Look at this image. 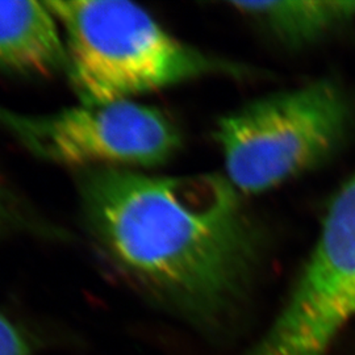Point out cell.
Returning a JSON list of instances; mask_svg holds the SVG:
<instances>
[{
  "instance_id": "6da1fadb",
  "label": "cell",
  "mask_w": 355,
  "mask_h": 355,
  "mask_svg": "<svg viewBox=\"0 0 355 355\" xmlns=\"http://www.w3.org/2000/svg\"><path fill=\"white\" fill-rule=\"evenodd\" d=\"M79 179L94 240L140 290L198 322L221 318L241 296L261 241L225 175L92 167Z\"/></svg>"
},
{
  "instance_id": "7a4b0ae2",
  "label": "cell",
  "mask_w": 355,
  "mask_h": 355,
  "mask_svg": "<svg viewBox=\"0 0 355 355\" xmlns=\"http://www.w3.org/2000/svg\"><path fill=\"white\" fill-rule=\"evenodd\" d=\"M64 32L66 71L82 104L129 101L234 66L170 35L127 0L45 1Z\"/></svg>"
},
{
  "instance_id": "3957f363",
  "label": "cell",
  "mask_w": 355,
  "mask_h": 355,
  "mask_svg": "<svg viewBox=\"0 0 355 355\" xmlns=\"http://www.w3.org/2000/svg\"><path fill=\"white\" fill-rule=\"evenodd\" d=\"M352 121L349 98L330 80L257 99L217 121L225 178L240 193L272 190L330 158Z\"/></svg>"
},
{
  "instance_id": "277c9868",
  "label": "cell",
  "mask_w": 355,
  "mask_h": 355,
  "mask_svg": "<svg viewBox=\"0 0 355 355\" xmlns=\"http://www.w3.org/2000/svg\"><path fill=\"white\" fill-rule=\"evenodd\" d=\"M0 127L38 158L87 168L162 165L182 145L168 117L130 101L82 104L51 114L0 107Z\"/></svg>"
},
{
  "instance_id": "5b68a950",
  "label": "cell",
  "mask_w": 355,
  "mask_h": 355,
  "mask_svg": "<svg viewBox=\"0 0 355 355\" xmlns=\"http://www.w3.org/2000/svg\"><path fill=\"white\" fill-rule=\"evenodd\" d=\"M355 318V174L328 208L279 316L248 355H327Z\"/></svg>"
},
{
  "instance_id": "8992f818",
  "label": "cell",
  "mask_w": 355,
  "mask_h": 355,
  "mask_svg": "<svg viewBox=\"0 0 355 355\" xmlns=\"http://www.w3.org/2000/svg\"><path fill=\"white\" fill-rule=\"evenodd\" d=\"M61 32L45 1H0V70L40 76L66 70Z\"/></svg>"
},
{
  "instance_id": "52a82bcc",
  "label": "cell",
  "mask_w": 355,
  "mask_h": 355,
  "mask_svg": "<svg viewBox=\"0 0 355 355\" xmlns=\"http://www.w3.org/2000/svg\"><path fill=\"white\" fill-rule=\"evenodd\" d=\"M230 6L292 46L318 42L355 19V1H230Z\"/></svg>"
},
{
  "instance_id": "ba28073f",
  "label": "cell",
  "mask_w": 355,
  "mask_h": 355,
  "mask_svg": "<svg viewBox=\"0 0 355 355\" xmlns=\"http://www.w3.org/2000/svg\"><path fill=\"white\" fill-rule=\"evenodd\" d=\"M0 355H32L21 330L3 315H0Z\"/></svg>"
},
{
  "instance_id": "9c48e42d",
  "label": "cell",
  "mask_w": 355,
  "mask_h": 355,
  "mask_svg": "<svg viewBox=\"0 0 355 355\" xmlns=\"http://www.w3.org/2000/svg\"><path fill=\"white\" fill-rule=\"evenodd\" d=\"M23 221H26L23 209L0 179V234L21 225Z\"/></svg>"
}]
</instances>
